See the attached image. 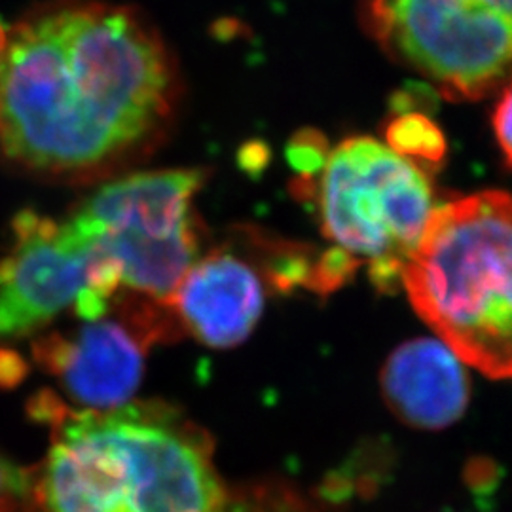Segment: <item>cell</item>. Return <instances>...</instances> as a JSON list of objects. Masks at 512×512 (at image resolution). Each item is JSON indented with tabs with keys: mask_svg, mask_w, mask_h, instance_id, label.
<instances>
[{
	"mask_svg": "<svg viewBox=\"0 0 512 512\" xmlns=\"http://www.w3.org/2000/svg\"><path fill=\"white\" fill-rule=\"evenodd\" d=\"M175 90L173 59L139 12L93 0L48 4L6 35L0 148L37 173H99L160 133Z\"/></svg>",
	"mask_w": 512,
	"mask_h": 512,
	"instance_id": "1",
	"label": "cell"
},
{
	"mask_svg": "<svg viewBox=\"0 0 512 512\" xmlns=\"http://www.w3.org/2000/svg\"><path fill=\"white\" fill-rule=\"evenodd\" d=\"M40 478L46 512H219L211 440L164 406L69 412Z\"/></svg>",
	"mask_w": 512,
	"mask_h": 512,
	"instance_id": "2",
	"label": "cell"
},
{
	"mask_svg": "<svg viewBox=\"0 0 512 512\" xmlns=\"http://www.w3.org/2000/svg\"><path fill=\"white\" fill-rule=\"evenodd\" d=\"M403 287L465 365L512 380V194L486 190L437 205Z\"/></svg>",
	"mask_w": 512,
	"mask_h": 512,
	"instance_id": "3",
	"label": "cell"
},
{
	"mask_svg": "<svg viewBox=\"0 0 512 512\" xmlns=\"http://www.w3.org/2000/svg\"><path fill=\"white\" fill-rule=\"evenodd\" d=\"M323 234L366 264L372 283L393 293L435 211V188L421 165L372 137L330 150L313 184Z\"/></svg>",
	"mask_w": 512,
	"mask_h": 512,
	"instance_id": "4",
	"label": "cell"
},
{
	"mask_svg": "<svg viewBox=\"0 0 512 512\" xmlns=\"http://www.w3.org/2000/svg\"><path fill=\"white\" fill-rule=\"evenodd\" d=\"M361 23L393 61L454 101L512 80V0H361Z\"/></svg>",
	"mask_w": 512,
	"mask_h": 512,
	"instance_id": "5",
	"label": "cell"
},
{
	"mask_svg": "<svg viewBox=\"0 0 512 512\" xmlns=\"http://www.w3.org/2000/svg\"><path fill=\"white\" fill-rule=\"evenodd\" d=\"M12 230L14 247L0 260V338L42 329L69 308L86 321L109 311L93 291L92 249L69 220L21 211Z\"/></svg>",
	"mask_w": 512,
	"mask_h": 512,
	"instance_id": "6",
	"label": "cell"
},
{
	"mask_svg": "<svg viewBox=\"0 0 512 512\" xmlns=\"http://www.w3.org/2000/svg\"><path fill=\"white\" fill-rule=\"evenodd\" d=\"M145 344L137 330L97 319L74 338L50 334L35 346V355L80 403L110 410L128 403L141 384Z\"/></svg>",
	"mask_w": 512,
	"mask_h": 512,
	"instance_id": "7",
	"label": "cell"
},
{
	"mask_svg": "<svg viewBox=\"0 0 512 512\" xmlns=\"http://www.w3.org/2000/svg\"><path fill=\"white\" fill-rule=\"evenodd\" d=\"M264 300V283L255 268L239 256L217 251L196 260L173 308L205 346L234 348L255 329Z\"/></svg>",
	"mask_w": 512,
	"mask_h": 512,
	"instance_id": "8",
	"label": "cell"
},
{
	"mask_svg": "<svg viewBox=\"0 0 512 512\" xmlns=\"http://www.w3.org/2000/svg\"><path fill=\"white\" fill-rule=\"evenodd\" d=\"M380 380L391 412L425 431L461 420L471 399L465 363L439 338H416L393 349Z\"/></svg>",
	"mask_w": 512,
	"mask_h": 512,
	"instance_id": "9",
	"label": "cell"
},
{
	"mask_svg": "<svg viewBox=\"0 0 512 512\" xmlns=\"http://www.w3.org/2000/svg\"><path fill=\"white\" fill-rule=\"evenodd\" d=\"M200 169H162L101 186L71 219L92 232L131 230L173 234L194 226L192 202L202 188Z\"/></svg>",
	"mask_w": 512,
	"mask_h": 512,
	"instance_id": "10",
	"label": "cell"
},
{
	"mask_svg": "<svg viewBox=\"0 0 512 512\" xmlns=\"http://www.w3.org/2000/svg\"><path fill=\"white\" fill-rule=\"evenodd\" d=\"M385 145L414 164H440L448 148L442 129L416 110L401 112L387 124Z\"/></svg>",
	"mask_w": 512,
	"mask_h": 512,
	"instance_id": "11",
	"label": "cell"
},
{
	"mask_svg": "<svg viewBox=\"0 0 512 512\" xmlns=\"http://www.w3.org/2000/svg\"><path fill=\"white\" fill-rule=\"evenodd\" d=\"M329 152L327 139L317 131H300L294 135L287 156L296 173L300 175V183L308 181L311 184V181H317Z\"/></svg>",
	"mask_w": 512,
	"mask_h": 512,
	"instance_id": "12",
	"label": "cell"
},
{
	"mask_svg": "<svg viewBox=\"0 0 512 512\" xmlns=\"http://www.w3.org/2000/svg\"><path fill=\"white\" fill-rule=\"evenodd\" d=\"M219 512H319L302 497L279 488V490H260L243 495L236 501L226 497Z\"/></svg>",
	"mask_w": 512,
	"mask_h": 512,
	"instance_id": "13",
	"label": "cell"
},
{
	"mask_svg": "<svg viewBox=\"0 0 512 512\" xmlns=\"http://www.w3.org/2000/svg\"><path fill=\"white\" fill-rule=\"evenodd\" d=\"M33 480L27 471L0 458V512H12L31 494Z\"/></svg>",
	"mask_w": 512,
	"mask_h": 512,
	"instance_id": "14",
	"label": "cell"
},
{
	"mask_svg": "<svg viewBox=\"0 0 512 512\" xmlns=\"http://www.w3.org/2000/svg\"><path fill=\"white\" fill-rule=\"evenodd\" d=\"M494 131L505 162L512 167V80L501 90L495 105Z\"/></svg>",
	"mask_w": 512,
	"mask_h": 512,
	"instance_id": "15",
	"label": "cell"
},
{
	"mask_svg": "<svg viewBox=\"0 0 512 512\" xmlns=\"http://www.w3.org/2000/svg\"><path fill=\"white\" fill-rule=\"evenodd\" d=\"M25 363L18 353L10 349H0V385L14 387L25 378Z\"/></svg>",
	"mask_w": 512,
	"mask_h": 512,
	"instance_id": "16",
	"label": "cell"
},
{
	"mask_svg": "<svg viewBox=\"0 0 512 512\" xmlns=\"http://www.w3.org/2000/svg\"><path fill=\"white\" fill-rule=\"evenodd\" d=\"M6 35H8V31H6V27L0 23V57H2V52H4V46H6Z\"/></svg>",
	"mask_w": 512,
	"mask_h": 512,
	"instance_id": "17",
	"label": "cell"
}]
</instances>
